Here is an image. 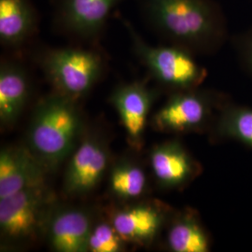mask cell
Returning a JSON list of instances; mask_svg holds the SVG:
<instances>
[{
  "mask_svg": "<svg viewBox=\"0 0 252 252\" xmlns=\"http://www.w3.org/2000/svg\"><path fill=\"white\" fill-rule=\"evenodd\" d=\"M145 24L155 34L190 53H207L224 41L228 23L214 0H137Z\"/></svg>",
  "mask_w": 252,
  "mask_h": 252,
  "instance_id": "6da1fadb",
  "label": "cell"
},
{
  "mask_svg": "<svg viewBox=\"0 0 252 252\" xmlns=\"http://www.w3.org/2000/svg\"><path fill=\"white\" fill-rule=\"evenodd\" d=\"M76 102L56 92L39 101L28 128L27 147L47 171H54L79 142L82 121Z\"/></svg>",
  "mask_w": 252,
  "mask_h": 252,
  "instance_id": "7a4b0ae2",
  "label": "cell"
},
{
  "mask_svg": "<svg viewBox=\"0 0 252 252\" xmlns=\"http://www.w3.org/2000/svg\"><path fill=\"white\" fill-rule=\"evenodd\" d=\"M38 63L54 92L74 101L94 88L106 64L99 51L81 46L47 49Z\"/></svg>",
  "mask_w": 252,
  "mask_h": 252,
  "instance_id": "3957f363",
  "label": "cell"
},
{
  "mask_svg": "<svg viewBox=\"0 0 252 252\" xmlns=\"http://www.w3.org/2000/svg\"><path fill=\"white\" fill-rule=\"evenodd\" d=\"M56 197L44 183L0 199V233L2 243L10 247L33 243L45 234L46 225Z\"/></svg>",
  "mask_w": 252,
  "mask_h": 252,
  "instance_id": "277c9868",
  "label": "cell"
},
{
  "mask_svg": "<svg viewBox=\"0 0 252 252\" xmlns=\"http://www.w3.org/2000/svg\"><path fill=\"white\" fill-rule=\"evenodd\" d=\"M132 42L134 53L160 84L177 91L194 90L207 77L206 69L192 53L177 45L154 46L148 43L133 24L119 16Z\"/></svg>",
  "mask_w": 252,
  "mask_h": 252,
  "instance_id": "5b68a950",
  "label": "cell"
},
{
  "mask_svg": "<svg viewBox=\"0 0 252 252\" xmlns=\"http://www.w3.org/2000/svg\"><path fill=\"white\" fill-rule=\"evenodd\" d=\"M124 0H52L53 27L78 42L94 45Z\"/></svg>",
  "mask_w": 252,
  "mask_h": 252,
  "instance_id": "8992f818",
  "label": "cell"
},
{
  "mask_svg": "<svg viewBox=\"0 0 252 252\" xmlns=\"http://www.w3.org/2000/svg\"><path fill=\"white\" fill-rule=\"evenodd\" d=\"M109 152L96 135H87L76 147L64 173L63 190L68 195H82L94 189L107 171Z\"/></svg>",
  "mask_w": 252,
  "mask_h": 252,
  "instance_id": "52a82bcc",
  "label": "cell"
},
{
  "mask_svg": "<svg viewBox=\"0 0 252 252\" xmlns=\"http://www.w3.org/2000/svg\"><path fill=\"white\" fill-rule=\"evenodd\" d=\"M109 101L118 112L129 144L139 150L143 145L145 129L153 104V91L144 81L126 82L112 91Z\"/></svg>",
  "mask_w": 252,
  "mask_h": 252,
  "instance_id": "ba28073f",
  "label": "cell"
},
{
  "mask_svg": "<svg viewBox=\"0 0 252 252\" xmlns=\"http://www.w3.org/2000/svg\"><path fill=\"white\" fill-rule=\"evenodd\" d=\"M93 225L91 213L86 208L55 206L49 217L45 234L55 252H89Z\"/></svg>",
  "mask_w": 252,
  "mask_h": 252,
  "instance_id": "9c48e42d",
  "label": "cell"
},
{
  "mask_svg": "<svg viewBox=\"0 0 252 252\" xmlns=\"http://www.w3.org/2000/svg\"><path fill=\"white\" fill-rule=\"evenodd\" d=\"M47 173L27 146L3 148L0 153V199L44 183Z\"/></svg>",
  "mask_w": 252,
  "mask_h": 252,
  "instance_id": "30bf717a",
  "label": "cell"
},
{
  "mask_svg": "<svg viewBox=\"0 0 252 252\" xmlns=\"http://www.w3.org/2000/svg\"><path fill=\"white\" fill-rule=\"evenodd\" d=\"M208 115L207 97L193 90L179 91L154 115L153 125L162 132L182 133L202 126Z\"/></svg>",
  "mask_w": 252,
  "mask_h": 252,
  "instance_id": "8fae6325",
  "label": "cell"
},
{
  "mask_svg": "<svg viewBox=\"0 0 252 252\" xmlns=\"http://www.w3.org/2000/svg\"><path fill=\"white\" fill-rule=\"evenodd\" d=\"M40 16L32 0H0V43L19 50L37 35Z\"/></svg>",
  "mask_w": 252,
  "mask_h": 252,
  "instance_id": "7c38bea8",
  "label": "cell"
},
{
  "mask_svg": "<svg viewBox=\"0 0 252 252\" xmlns=\"http://www.w3.org/2000/svg\"><path fill=\"white\" fill-rule=\"evenodd\" d=\"M164 213L153 204H137L113 212L110 222L126 242L147 245L159 234Z\"/></svg>",
  "mask_w": 252,
  "mask_h": 252,
  "instance_id": "4fadbf2b",
  "label": "cell"
},
{
  "mask_svg": "<svg viewBox=\"0 0 252 252\" xmlns=\"http://www.w3.org/2000/svg\"><path fill=\"white\" fill-rule=\"evenodd\" d=\"M30 94L27 69L18 61L4 59L0 65V123L2 128L13 126Z\"/></svg>",
  "mask_w": 252,
  "mask_h": 252,
  "instance_id": "5bb4252c",
  "label": "cell"
},
{
  "mask_svg": "<svg viewBox=\"0 0 252 252\" xmlns=\"http://www.w3.org/2000/svg\"><path fill=\"white\" fill-rule=\"evenodd\" d=\"M150 162L155 180L164 188L183 185L194 172L192 159L177 141H168L154 147L150 154Z\"/></svg>",
  "mask_w": 252,
  "mask_h": 252,
  "instance_id": "9a60e30c",
  "label": "cell"
},
{
  "mask_svg": "<svg viewBox=\"0 0 252 252\" xmlns=\"http://www.w3.org/2000/svg\"><path fill=\"white\" fill-rule=\"evenodd\" d=\"M167 245L174 252H207L209 242L203 228L189 215H182L172 222Z\"/></svg>",
  "mask_w": 252,
  "mask_h": 252,
  "instance_id": "2e32d148",
  "label": "cell"
},
{
  "mask_svg": "<svg viewBox=\"0 0 252 252\" xmlns=\"http://www.w3.org/2000/svg\"><path fill=\"white\" fill-rule=\"evenodd\" d=\"M109 190L121 200L139 198L147 187V176L140 165L130 161L115 164L109 175Z\"/></svg>",
  "mask_w": 252,
  "mask_h": 252,
  "instance_id": "e0dca14e",
  "label": "cell"
},
{
  "mask_svg": "<svg viewBox=\"0 0 252 252\" xmlns=\"http://www.w3.org/2000/svg\"><path fill=\"white\" fill-rule=\"evenodd\" d=\"M219 132L252 147V109L234 108L221 118Z\"/></svg>",
  "mask_w": 252,
  "mask_h": 252,
  "instance_id": "ac0fdd59",
  "label": "cell"
},
{
  "mask_svg": "<svg viewBox=\"0 0 252 252\" xmlns=\"http://www.w3.org/2000/svg\"><path fill=\"white\" fill-rule=\"evenodd\" d=\"M126 242L111 222L99 221L92 228L89 237V252H124L126 250Z\"/></svg>",
  "mask_w": 252,
  "mask_h": 252,
  "instance_id": "d6986e66",
  "label": "cell"
},
{
  "mask_svg": "<svg viewBox=\"0 0 252 252\" xmlns=\"http://www.w3.org/2000/svg\"><path fill=\"white\" fill-rule=\"evenodd\" d=\"M244 59L252 72V30L247 32L241 40Z\"/></svg>",
  "mask_w": 252,
  "mask_h": 252,
  "instance_id": "ffe728a7",
  "label": "cell"
}]
</instances>
